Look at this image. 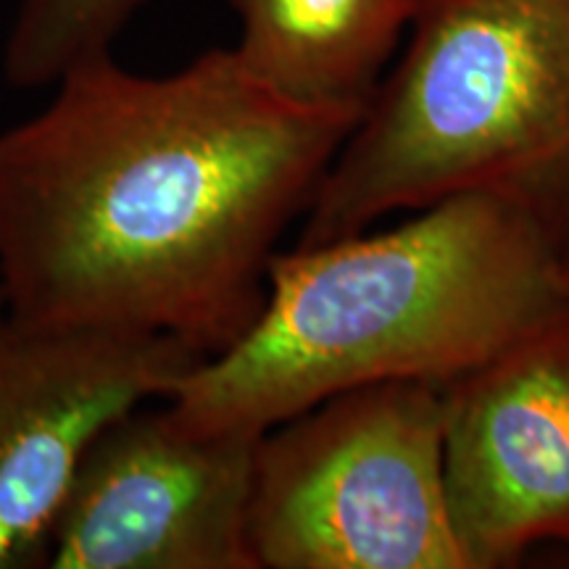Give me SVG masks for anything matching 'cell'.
<instances>
[{"mask_svg": "<svg viewBox=\"0 0 569 569\" xmlns=\"http://www.w3.org/2000/svg\"><path fill=\"white\" fill-rule=\"evenodd\" d=\"M259 436L190 432L151 403L84 453L56 519L51 569H256Z\"/></svg>", "mask_w": 569, "mask_h": 569, "instance_id": "cell-5", "label": "cell"}, {"mask_svg": "<svg viewBox=\"0 0 569 569\" xmlns=\"http://www.w3.org/2000/svg\"><path fill=\"white\" fill-rule=\"evenodd\" d=\"M569 311V217L461 193L386 230L277 251L246 332L163 401L190 432L261 436L343 390L451 386Z\"/></svg>", "mask_w": 569, "mask_h": 569, "instance_id": "cell-2", "label": "cell"}, {"mask_svg": "<svg viewBox=\"0 0 569 569\" xmlns=\"http://www.w3.org/2000/svg\"><path fill=\"white\" fill-rule=\"evenodd\" d=\"M461 193L522 196L569 217V0H419L296 246Z\"/></svg>", "mask_w": 569, "mask_h": 569, "instance_id": "cell-3", "label": "cell"}, {"mask_svg": "<svg viewBox=\"0 0 569 569\" xmlns=\"http://www.w3.org/2000/svg\"><path fill=\"white\" fill-rule=\"evenodd\" d=\"M203 359L153 332L0 317V569L48 567L56 519L96 438L167 401Z\"/></svg>", "mask_w": 569, "mask_h": 569, "instance_id": "cell-6", "label": "cell"}, {"mask_svg": "<svg viewBox=\"0 0 569 569\" xmlns=\"http://www.w3.org/2000/svg\"><path fill=\"white\" fill-rule=\"evenodd\" d=\"M446 390H343L261 432L256 569H469L446 496Z\"/></svg>", "mask_w": 569, "mask_h": 569, "instance_id": "cell-4", "label": "cell"}, {"mask_svg": "<svg viewBox=\"0 0 569 569\" xmlns=\"http://www.w3.org/2000/svg\"><path fill=\"white\" fill-rule=\"evenodd\" d=\"M6 315V303H3V290H0V317Z\"/></svg>", "mask_w": 569, "mask_h": 569, "instance_id": "cell-10", "label": "cell"}, {"mask_svg": "<svg viewBox=\"0 0 569 569\" xmlns=\"http://www.w3.org/2000/svg\"><path fill=\"white\" fill-rule=\"evenodd\" d=\"M232 48L256 82L319 109L365 113L386 80L419 0H227Z\"/></svg>", "mask_w": 569, "mask_h": 569, "instance_id": "cell-8", "label": "cell"}, {"mask_svg": "<svg viewBox=\"0 0 569 569\" xmlns=\"http://www.w3.org/2000/svg\"><path fill=\"white\" fill-rule=\"evenodd\" d=\"M151 0H21L3 53L13 88H51L71 69L101 59Z\"/></svg>", "mask_w": 569, "mask_h": 569, "instance_id": "cell-9", "label": "cell"}, {"mask_svg": "<svg viewBox=\"0 0 569 569\" xmlns=\"http://www.w3.org/2000/svg\"><path fill=\"white\" fill-rule=\"evenodd\" d=\"M53 88L0 132L6 315L224 351L361 113L277 96L232 48L169 74L109 53Z\"/></svg>", "mask_w": 569, "mask_h": 569, "instance_id": "cell-1", "label": "cell"}, {"mask_svg": "<svg viewBox=\"0 0 569 569\" xmlns=\"http://www.w3.org/2000/svg\"><path fill=\"white\" fill-rule=\"evenodd\" d=\"M443 390L446 496L469 569L569 543V311Z\"/></svg>", "mask_w": 569, "mask_h": 569, "instance_id": "cell-7", "label": "cell"}]
</instances>
